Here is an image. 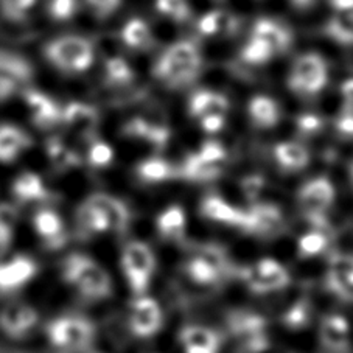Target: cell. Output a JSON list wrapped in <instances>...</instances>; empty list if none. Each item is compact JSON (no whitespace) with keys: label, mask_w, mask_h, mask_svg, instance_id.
<instances>
[{"label":"cell","mask_w":353,"mask_h":353,"mask_svg":"<svg viewBox=\"0 0 353 353\" xmlns=\"http://www.w3.org/2000/svg\"><path fill=\"white\" fill-rule=\"evenodd\" d=\"M226 270L224 266V257L218 251H203L192 255L185 261L184 271L188 280L199 287H212L216 285L223 277Z\"/></svg>","instance_id":"obj_19"},{"label":"cell","mask_w":353,"mask_h":353,"mask_svg":"<svg viewBox=\"0 0 353 353\" xmlns=\"http://www.w3.org/2000/svg\"><path fill=\"white\" fill-rule=\"evenodd\" d=\"M42 313L33 303L10 301L0 307V333L11 341H26L39 330Z\"/></svg>","instance_id":"obj_12"},{"label":"cell","mask_w":353,"mask_h":353,"mask_svg":"<svg viewBox=\"0 0 353 353\" xmlns=\"http://www.w3.org/2000/svg\"><path fill=\"white\" fill-rule=\"evenodd\" d=\"M313 307L310 301L299 299L290 305L287 312L282 314V324L287 330L301 332L312 324Z\"/></svg>","instance_id":"obj_42"},{"label":"cell","mask_w":353,"mask_h":353,"mask_svg":"<svg viewBox=\"0 0 353 353\" xmlns=\"http://www.w3.org/2000/svg\"><path fill=\"white\" fill-rule=\"evenodd\" d=\"M352 181H353V167H352Z\"/></svg>","instance_id":"obj_54"},{"label":"cell","mask_w":353,"mask_h":353,"mask_svg":"<svg viewBox=\"0 0 353 353\" xmlns=\"http://www.w3.org/2000/svg\"><path fill=\"white\" fill-rule=\"evenodd\" d=\"M21 224L19 205L14 201H0V257L13 249Z\"/></svg>","instance_id":"obj_35"},{"label":"cell","mask_w":353,"mask_h":353,"mask_svg":"<svg viewBox=\"0 0 353 353\" xmlns=\"http://www.w3.org/2000/svg\"><path fill=\"white\" fill-rule=\"evenodd\" d=\"M199 214L207 221L241 229L245 209L229 203L228 199H224L220 194H207L199 204Z\"/></svg>","instance_id":"obj_25"},{"label":"cell","mask_w":353,"mask_h":353,"mask_svg":"<svg viewBox=\"0 0 353 353\" xmlns=\"http://www.w3.org/2000/svg\"><path fill=\"white\" fill-rule=\"evenodd\" d=\"M327 288L341 301L353 303V254H336L330 259Z\"/></svg>","instance_id":"obj_23"},{"label":"cell","mask_w":353,"mask_h":353,"mask_svg":"<svg viewBox=\"0 0 353 353\" xmlns=\"http://www.w3.org/2000/svg\"><path fill=\"white\" fill-rule=\"evenodd\" d=\"M39 261L27 252H10L0 257V294L13 296L32 285L39 276Z\"/></svg>","instance_id":"obj_13"},{"label":"cell","mask_w":353,"mask_h":353,"mask_svg":"<svg viewBox=\"0 0 353 353\" xmlns=\"http://www.w3.org/2000/svg\"><path fill=\"white\" fill-rule=\"evenodd\" d=\"M154 226L163 240L178 241L184 239L187 230V214L181 204H172L159 212Z\"/></svg>","instance_id":"obj_34"},{"label":"cell","mask_w":353,"mask_h":353,"mask_svg":"<svg viewBox=\"0 0 353 353\" xmlns=\"http://www.w3.org/2000/svg\"><path fill=\"white\" fill-rule=\"evenodd\" d=\"M27 114L32 123L42 131H54L63 123V105L50 94L30 89L23 94Z\"/></svg>","instance_id":"obj_16"},{"label":"cell","mask_w":353,"mask_h":353,"mask_svg":"<svg viewBox=\"0 0 353 353\" xmlns=\"http://www.w3.org/2000/svg\"><path fill=\"white\" fill-rule=\"evenodd\" d=\"M42 58L58 74L78 78L94 69L97 48L86 36L63 33L53 36L42 46Z\"/></svg>","instance_id":"obj_3"},{"label":"cell","mask_w":353,"mask_h":353,"mask_svg":"<svg viewBox=\"0 0 353 353\" xmlns=\"http://www.w3.org/2000/svg\"><path fill=\"white\" fill-rule=\"evenodd\" d=\"M350 322L344 314H325L319 325V339L324 349L330 352H345L350 347Z\"/></svg>","instance_id":"obj_26"},{"label":"cell","mask_w":353,"mask_h":353,"mask_svg":"<svg viewBox=\"0 0 353 353\" xmlns=\"http://www.w3.org/2000/svg\"><path fill=\"white\" fill-rule=\"evenodd\" d=\"M339 97L343 108L353 109V77L347 78L339 86Z\"/></svg>","instance_id":"obj_51"},{"label":"cell","mask_w":353,"mask_h":353,"mask_svg":"<svg viewBox=\"0 0 353 353\" xmlns=\"http://www.w3.org/2000/svg\"><path fill=\"white\" fill-rule=\"evenodd\" d=\"M272 157L277 167L287 173H297L305 170L312 162V154L305 145L296 140H283L274 145Z\"/></svg>","instance_id":"obj_30"},{"label":"cell","mask_w":353,"mask_h":353,"mask_svg":"<svg viewBox=\"0 0 353 353\" xmlns=\"http://www.w3.org/2000/svg\"><path fill=\"white\" fill-rule=\"evenodd\" d=\"M334 130L345 139H353V109L343 108L334 119Z\"/></svg>","instance_id":"obj_50"},{"label":"cell","mask_w":353,"mask_h":353,"mask_svg":"<svg viewBox=\"0 0 353 353\" xmlns=\"http://www.w3.org/2000/svg\"><path fill=\"white\" fill-rule=\"evenodd\" d=\"M229 106L228 97L223 92L205 88L194 90L190 95L187 111L190 119L196 121L201 131L214 136L226 126Z\"/></svg>","instance_id":"obj_8"},{"label":"cell","mask_w":353,"mask_h":353,"mask_svg":"<svg viewBox=\"0 0 353 353\" xmlns=\"http://www.w3.org/2000/svg\"><path fill=\"white\" fill-rule=\"evenodd\" d=\"M83 154V165L90 170H101L109 168L115 161V148L111 142L99 136H94L84 142Z\"/></svg>","instance_id":"obj_36"},{"label":"cell","mask_w":353,"mask_h":353,"mask_svg":"<svg viewBox=\"0 0 353 353\" xmlns=\"http://www.w3.org/2000/svg\"><path fill=\"white\" fill-rule=\"evenodd\" d=\"M119 265L132 296L147 294L157 266L153 248L143 240L126 241L120 251Z\"/></svg>","instance_id":"obj_6"},{"label":"cell","mask_w":353,"mask_h":353,"mask_svg":"<svg viewBox=\"0 0 353 353\" xmlns=\"http://www.w3.org/2000/svg\"><path fill=\"white\" fill-rule=\"evenodd\" d=\"M128 330L137 339L154 338L163 327V308L153 296H132L126 314Z\"/></svg>","instance_id":"obj_14"},{"label":"cell","mask_w":353,"mask_h":353,"mask_svg":"<svg viewBox=\"0 0 353 353\" xmlns=\"http://www.w3.org/2000/svg\"><path fill=\"white\" fill-rule=\"evenodd\" d=\"M121 136L131 142H142L156 150L163 148L168 143L170 131L165 125L154 123L145 117H131L121 126Z\"/></svg>","instance_id":"obj_24"},{"label":"cell","mask_w":353,"mask_h":353,"mask_svg":"<svg viewBox=\"0 0 353 353\" xmlns=\"http://www.w3.org/2000/svg\"><path fill=\"white\" fill-rule=\"evenodd\" d=\"M38 0H2V13L11 21H22L32 13Z\"/></svg>","instance_id":"obj_48"},{"label":"cell","mask_w":353,"mask_h":353,"mask_svg":"<svg viewBox=\"0 0 353 353\" xmlns=\"http://www.w3.org/2000/svg\"><path fill=\"white\" fill-rule=\"evenodd\" d=\"M30 77L32 70L26 61L13 53L0 52V101L14 97Z\"/></svg>","instance_id":"obj_22"},{"label":"cell","mask_w":353,"mask_h":353,"mask_svg":"<svg viewBox=\"0 0 353 353\" xmlns=\"http://www.w3.org/2000/svg\"><path fill=\"white\" fill-rule=\"evenodd\" d=\"M32 230L39 245L50 252L63 251L70 239V229L64 215L53 204L34 207L30 216Z\"/></svg>","instance_id":"obj_11"},{"label":"cell","mask_w":353,"mask_h":353,"mask_svg":"<svg viewBox=\"0 0 353 353\" xmlns=\"http://www.w3.org/2000/svg\"><path fill=\"white\" fill-rule=\"evenodd\" d=\"M81 5V0H46V13L53 22L67 23L75 19Z\"/></svg>","instance_id":"obj_44"},{"label":"cell","mask_w":353,"mask_h":353,"mask_svg":"<svg viewBox=\"0 0 353 353\" xmlns=\"http://www.w3.org/2000/svg\"><path fill=\"white\" fill-rule=\"evenodd\" d=\"M81 2L95 19L106 21L117 13L123 0H81Z\"/></svg>","instance_id":"obj_47"},{"label":"cell","mask_w":353,"mask_h":353,"mask_svg":"<svg viewBox=\"0 0 353 353\" xmlns=\"http://www.w3.org/2000/svg\"><path fill=\"white\" fill-rule=\"evenodd\" d=\"M42 330L53 353H89L97 339L95 322L88 314L78 312L54 314Z\"/></svg>","instance_id":"obj_4"},{"label":"cell","mask_w":353,"mask_h":353,"mask_svg":"<svg viewBox=\"0 0 353 353\" xmlns=\"http://www.w3.org/2000/svg\"><path fill=\"white\" fill-rule=\"evenodd\" d=\"M240 61L248 67H263L271 63L279 54L257 36L249 33L240 47Z\"/></svg>","instance_id":"obj_39"},{"label":"cell","mask_w":353,"mask_h":353,"mask_svg":"<svg viewBox=\"0 0 353 353\" xmlns=\"http://www.w3.org/2000/svg\"><path fill=\"white\" fill-rule=\"evenodd\" d=\"M154 11L170 22H185L192 14L190 0H154Z\"/></svg>","instance_id":"obj_43"},{"label":"cell","mask_w":353,"mask_h":353,"mask_svg":"<svg viewBox=\"0 0 353 353\" xmlns=\"http://www.w3.org/2000/svg\"><path fill=\"white\" fill-rule=\"evenodd\" d=\"M239 28V21L234 14L223 10H210L201 14L196 22V32L204 39H221L234 34Z\"/></svg>","instance_id":"obj_31"},{"label":"cell","mask_w":353,"mask_h":353,"mask_svg":"<svg viewBox=\"0 0 353 353\" xmlns=\"http://www.w3.org/2000/svg\"><path fill=\"white\" fill-rule=\"evenodd\" d=\"M330 70L327 59L318 52H305L294 59L290 67L287 84L290 92L303 99L319 95L327 88Z\"/></svg>","instance_id":"obj_7"},{"label":"cell","mask_w":353,"mask_h":353,"mask_svg":"<svg viewBox=\"0 0 353 353\" xmlns=\"http://www.w3.org/2000/svg\"><path fill=\"white\" fill-rule=\"evenodd\" d=\"M261 187H263V178H260V176H249L243 181V190L249 198H254L261 190Z\"/></svg>","instance_id":"obj_52"},{"label":"cell","mask_w":353,"mask_h":353,"mask_svg":"<svg viewBox=\"0 0 353 353\" xmlns=\"http://www.w3.org/2000/svg\"><path fill=\"white\" fill-rule=\"evenodd\" d=\"M221 170L223 167L212 165V163L205 162L196 151H192L182 161L181 167L178 168V176L185 181L204 182L216 179L221 174Z\"/></svg>","instance_id":"obj_38"},{"label":"cell","mask_w":353,"mask_h":353,"mask_svg":"<svg viewBox=\"0 0 353 353\" xmlns=\"http://www.w3.org/2000/svg\"><path fill=\"white\" fill-rule=\"evenodd\" d=\"M283 214L272 203H254L245 209L241 229L243 232L257 236H270L282 228Z\"/></svg>","instance_id":"obj_17"},{"label":"cell","mask_w":353,"mask_h":353,"mask_svg":"<svg viewBox=\"0 0 353 353\" xmlns=\"http://www.w3.org/2000/svg\"><path fill=\"white\" fill-rule=\"evenodd\" d=\"M228 324L230 332L241 341L255 336V334L265 333L266 328V321L263 316L252 312H243V310L230 313L228 318Z\"/></svg>","instance_id":"obj_40"},{"label":"cell","mask_w":353,"mask_h":353,"mask_svg":"<svg viewBox=\"0 0 353 353\" xmlns=\"http://www.w3.org/2000/svg\"><path fill=\"white\" fill-rule=\"evenodd\" d=\"M325 121L319 114L305 112L296 117V130L303 137H313L324 130Z\"/></svg>","instance_id":"obj_49"},{"label":"cell","mask_w":353,"mask_h":353,"mask_svg":"<svg viewBox=\"0 0 353 353\" xmlns=\"http://www.w3.org/2000/svg\"><path fill=\"white\" fill-rule=\"evenodd\" d=\"M99 112L86 101H70L63 105V123L67 132L86 142L88 139L97 136L99 126Z\"/></svg>","instance_id":"obj_18"},{"label":"cell","mask_w":353,"mask_h":353,"mask_svg":"<svg viewBox=\"0 0 353 353\" xmlns=\"http://www.w3.org/2000/svg\"><path fill=\"white\" fill-rule=\"evenodd\" d=\"M134 174L143 184H162L178 178V168L163 157L150 156L136 163Z\"/></svg>","instance_id":"obj_33"},{"label":"cell","mask_w":353,"mask_h":353,"mask_svg":"<svg viewBox=\"0 0 353 353\" xmlns=\"http://www.w3.org/2000/svg\"><path fill=\"white\" fill-rule=\"evenodd\" d=\"M44 154L48 165L59 174H69L83 167L81 151L63 136L48 137L44 143Z\"/></svg>","instance_id":"obj_21"},{"label":"cell","mask_w":353,"mask_h":353,"mask_svg":"<svg viewBox=\"0 0 353 353\" xmlns=\"http://www.w3.org/2000/svg\"><path fill=\"white\" fill-rule=\"evenodd\" d=\"M203 69V54L199 47L188 39L168 46L153 64V78L163 88H185L196 80Z\"/></svg>","instance_id":"obj_5"},{"label":"cell","mask_w":353,"mask_h":353,"mask_svg":"<svg viewBox=\"0 0 353 353\" xmlns=\"http://www.w3.org/2000/svg\"><path fill=\"white\" fill-rule=\"evenodd\" d=\"M59 279L64 287L83 302L101 303L114 294L111 272L88 252H67L59 263Z\"/></svg>","instance_id":"obj_2"},{"label":"cell","mask_w":353,"mask_h":353,"mask_svg":"<svg viewBox=\"0 0 353 353\" xmlns=\"http://www.w3.org/2000/svg\"><path fill=\"white\" fill-rule=\"evenodd\" d=\"M246 114L249 123L260 131L274 130L282 119V109L277 100L266 94L252 95L246 105Z\"/></svg>","instance_id":"obj_27"},{"label":"cell","mask_w":353,"mask_h":353,"mask_svg":"<svg viewBox=\"0 0 353 353\" xmlns=\"http://www.w3.org/2000/svg\"><path fill=\"white\" fill-rule=\"evenodd\" d=\"M33 145L34 140L26 128L11 121H0V165L19 162Z\"/></svg>","instance_id":"obj_20"},{"label":"cell","mask_w":353,"mask_h":353,"mask_svg":"<svg viewBox=\"0 0 353 353\" xmlns=\"http://www.w3.org/2000/svg\"><path fill=\"white\" fill-rule=\"evenodd\" d=\"M328 245H330V240H328V235L325 234V229L312 226L310 230L297 239V257L303 260L319 257V255L327 251Z\"/></svg>","instance_id":"obj_41"},{"label":"cell","mask_w":353,"mask_h":353,"mask_svg":"<svg viewBox=\"0 0 353 353\" xmlns=\"http://www.w3.org/2000/svg\"><path fill=\"white\" fill-rule=\"evenodd\" d=\"M11 198L17 205L39 207L53 204L54 193L41 173L34 170H23L17 173L10 185Z\"/></svg>","instance_id":"obj_15"},{"label":"cell","mask_w":353,"mask_h":353,"mask_svg":"<svg viewBox=\"0 0 353 353\" xmlns=\"http://www.w3.org/2000/svg\"><path fill=\"white\" fill-rule=\"evenodd\" d=\"M103 81L111 89L130 88L136 81V70L126 58L111 54L103 64Z\"/></svg>","instance_id":"obj_37"},{"label":"cell","mask_w":353,"mask_h":353,"mask_svg":"<svg viewBox=\"0 0 353 353\" xmlns=\"http://www.w3.org/2000/svg\"><path fill=\"white\" fill-rule=\"evenodd\" d=\"M241 282L254 294L279 293L291 283V274L282 261L265 257L246 265L240 272Z\"/></svg>","instance_id":"obj_10"},{"label":"cell","mask_w":353,"mask_h":353,"mask_svg":"<svg viewBox=\"0 0 353 353\" xmlns=\"http://www.w3.org/2000/svg\"><path fill=\"white\" fill-rule=\"evenodd\" d=\"M89 353H101V352H89Z\"/></svg>","instance_id":"obj_55"},{"label":"cell","mask_w":353,"mask_h":353,"mask_svg":"<svg viewBox=\"0 0 353 353\" xmlns=\"http://www.w3.org/2000/svg\"><path fill=\"white\" fill-rule=\"evenodd\" d=\"M249 33L265 41L277 54L285 53L293 42V36L287 26L271 17H260L252 23Z\"/></svg>","instance_id":"obj_32"},{"label":"cell","mask_w":353,"mask_h":353,"mask_svg":"<svg viewBox=\"0 0 353 353\" xmlns=\"http://www.w3.org/2000/svg\"><path fill=\"white\" fill-rule=\"evenodd\" d=\"M196 153L203 157L205 162L212 163V165H218L223 167V163L228 161V150L221 142L218 140H205L199 145V148L196 150Z\"/></svg>","instance_id":"obj_46"},{"label":"cell","mask_w":353,"mask_h":353,"mask_svg":"<svg viewBox=\"0 0 353 353\" xmlns=\"http://www.w3.org/2000/svg\"><path fill=\"white\" fill-rule=\"evenodd\" d=\"M265 353H293V352H287V350H279V352H274L272 349H270V350L265 352Z\"/></svg>","instance_id":"obj_53"},{"label":"cell","mask_w":353,"mask_h":353,"mask_svg":"<svg viewBox=\"0 0 353 353\" xmlns=\"http://www.w3.org/2000/svg\"><path fill=\"white\" fill-rule=\"evenodd\" d=\"M120 42L126 50L134 53H145L154 46V33L143 17L132 16L126 19L120 28Z\"/></svg>","instance_id":"obj_28"},{"label":"cell","mask_w":353,"mask_h":353,"mask_svg":"<svg viewBox=\"0 0 353 353\" xmlns=\"http://www.w3.org/2000/svg\"><path fill=\"white\" fill-rule=\"evenodd\" d=\"M130 223V207L112 193H89L75 207L74 228L83 240L123 234Z\"/></svg>","instance_id":"obj_1"},{"label":"cell","mask_w":353,"mask_h":353,"mask_svg":"<svg viewBox=\"0 0 353 353\" xmlns=\"http://www.w3.org/2000/svg\"><path fill=\"white\" fill-rule=\"evenodd\" d=\"M328 38L343 46H353V23L345 17L334 14L327 23Z\"/></svg>","instance_id":"obj_45"},{"label":"cell","mask_w":353,"mask_h":353,"mask_svg":"<svg viewBox=\"0 0 353 353\" xmlns=\"http://www.w3.org/2000/svg\"><path fill=\"white\" fill-rule=\"evenodd\" d=\"M179 343L184 353H218L221 338L214 328L192 324L182 328Z\"/></svg>","instance_id":"obj_29"},{"label":"cell","mask_w":353,"mask_h":353,"mask_svg":"<svg viewBox=\"0 0 353 353\" xmlns=\"http://www.w3.org/2000/svg\"><path fill=\"white\" fill-rule=\"evenodd\" d=\"M336 201V187L327 176L308 179L297 192V204L313 228H327L328 209Z\"/></svg>","instance_id":"obj_9"}]
</instances>
